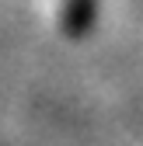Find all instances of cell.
<instances>
[{
	"instance_id": "6da1fadb",
	"label": "cell",
	"mask_w": 143,
	"mask_h": 146,
	"mask_svg": "<svg viewBox=\"0 0 143 146\" xmlns=\"http://www.w3.org/2000/svg\"><path fill=\"white\" fill-rule=\"evenodd\" d=\"M91 21H94V0H66V7H63V28H66V35H74V38L87 35Z\"/></svg>"
}]
</instances>
